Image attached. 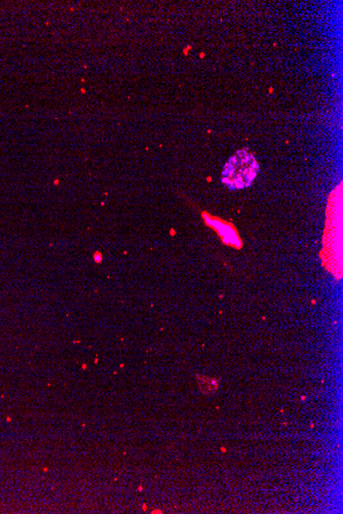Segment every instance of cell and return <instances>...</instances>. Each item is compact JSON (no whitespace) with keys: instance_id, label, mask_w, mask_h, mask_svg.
I'll use <instances>...</instances> for the list:
<instances>
[{"instance_id":"cell-1","label":"cell","mask_w":343,"mask_h":514,"mask_svg":"<svg viewBox=\"0 0 343 514\" xmlns=\"http://www.w3.org/2000/svg\"><path fill=\"white\" fill-rule=\"evenodd\" d=\"M259 165L254 155L247 150L235 153L225 164L222 172V182L231 190L249 187L256 178Z\"/></svg>"},{"instance_id":"cell-2","label":"cell","mask_w":343,"mask_h":514,"mask_svg":"<svg viewBox=\"0 0 343 514\" xmlns=\"http://www.w3.org/2000/svg\"><path fill=\"white\" fill-rule=\"evenodd\" d=\"M200 390L204 395H210L216 393L219 390V381L210 378H199Z\"/></svg>"}]
</instances>
